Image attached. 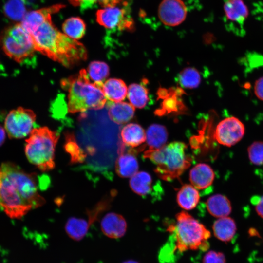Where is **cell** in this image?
I'll use <instances>...</instances> for the list:
<instances>
[{
	"mask_svg": "<svg viewBox=\"0 0 263 263\" xmlns=\"http://www.w3.org/2000/svg\"><path fill=\"white\" fill-rule=\"evenodd\" d=\"M187 146L174 141L156 150L148 149L143 157L155 166L154 171L161 179L171 181L178 178L191 165L192 159L187 154Z\"/></svg>",
	"mask_w": 263,
	"mask_h": 263,
	"instance_id": "277c9868",
	"label": "cell"
},
{
	"mask_svg": "<svg viewBox=\"0 0 263 263\" xmlns=\"http://www.w3.org/2000/svg\"><path fill=\"white\" fill-rule=\"evenodd\" d=\"M62 30L67 36L76 39L81 38L85 34L86 25L79 17H71L62 24Z\"/></svg>",
	"mask_w": 263,
	"mask_h": 263,
	"instance_id": "4316f807",
	"label": "cell"
},
{
	"mask_svg": "<svg viewBox=\"0 0 263 263\" xmlns=\"http://www.w3.org/2000/svg\"><path fill=\"white\" fill-rule=\"evenodd\" d=\"M36 115L29 109L19 107L6 115L4 128L10 138L20 139L29 135L33 130Z\"/></svg>",
	"mask_w": 263,
	"mask_h": 263,
	"instance_id": "ba28073f",
	"label": "cell"
},
{
	"mask_svg": "<svg viewBox=\"0 0 263 263\" xmlns=\"http://www.w3.org/2000/svg\"><path fill=\"white\" fill-rule=\"evenodd\" d=\"M129 184L131 189L142 197L150 195L154 191L156 185L150 174L146 171H138L131 177Z\"/></svg>",
	"mask_w": 263,
	"mask_h": 263,
	"instance_id": "e0dca14e",
	"label": "cell"
},
{
	"mask_svg": "<svg viewBox=\"0 0 263 263\" xmlns=\"http://www.w3.org/2000/svg\"><path fill=\"white\" fill-rule=\"evenodd\" d=\"M3 11L5 16L14 21L22 20L26 14L22 0H8L4 6Z\"/></svg>",
	"mask_w": 263,
	"mask_h": 263,
	"instance_id": "f546056e",
	"label": "cell"
},
{
	"mask_svg": "<svg viewBox=\"0 0 263 263\" xmlns=\"http://www.w3.org/2000/svg\"><path fill=\"white\" fill-rule=\"evenodd\" d=\"M201 75L199 71L194 67H188L183 69L178 75V81L184 88L194 89L201 82Z\"/></svg>",
	"mask_w": 263,
	"mask_h": 263,
	"instance_id": "83f0119b",
	"label": "cell"
},
{
	"mask_svg": "<svg viewBox=\"0 0 263 263\" xmlns=\"http://www.w3.org/2000/svg\"><path fill=\"white\" fill-rule=\"evenodd\" d=\"M103 84L91 82L86 70L81 69L78 74L61 81V86L67 90L68 109L70 113L99 110L107 102L103 90Z\"/></svg>",
	"mask_w": 263,
	"mask_h": 263,
	"instance_id": "3957f363",
	"label": "cell"
},
{
	"mask_svg": "<svg viewBox=\"0 0 263 263\" xmlns=\"http://www.w3.org/2000/svg\"><path fill=\"white\" fill-rule=\"evenodd\" d=\"M249 160L254 165H263V141L253 142L247 149Z\"/></svg>",
	"mask_w": 263,
	"mask_h": 263,
	"instance_id": "d6a6232c",
	"label": "cell"
},
{
	"mask_svg": "<svg viewBox=\"0 0 263 263\" xmlns=\"http://www.w3.org/2000/svg\"><path fill=\"white\" fill-rule=\"evenodd\" d=\"M31 35L37 51L65 67L72 68L87 58L83 44L60 32L52 23L51 18Z\"/></svg>",
	"mask_w": 263,
	"mask_h": 263,
	"instance_id": "7a4b0ae2",
	"label": "cell"
},
{
	"mask_svg": "<svg viewBox=\"0 0 263 263\" xmlns=\"http://www.w3.org/2000/svg\"><path fill=\"white\" fill-rule=\"evenodd\" d=\"M120 135L124 144L132 148L139 146L146 140V134L144 129L139 124L129 123L121 130Z\"/></svg>",
	"mask_w": 263,
	"mask_h": 263,
	"instance_id": "d6986e66",
	"label": "cell"
},
{
	"mask_svg": "<svg viewBox=\"0 0 263 263\" xmlns=\"http://www.w3.org/2000/svg\"><path fill=\"white\" fill-rule=\"evenodd\" d=\"M119 151V155L115 164V171L122 178H131L138 172L137 159L132 152L124 153L121 149Z\"/></svg>",
	"mask_w": 263,
	"mask_h": 263,
	"instance_id": "2e32d148",
	"label": "cell"
},
{
	"mask_svg": "<svg viewBox=\"0 0 263 263\" xmlns=\"http://www.w3.org/2000/svg\"><path fill=\"white\" fill-rule=\"evenodd\" d=\"M187 8L182 0H163L158 9V16L164 25L174 27L186 19Z\"/></svg>",
	"mask_w": 263,
	"mask_h": 263,
	"instance_id": "8fae6325",
	"label": "cell"
},
{
	"mask_svg": "<svg viewBox=\"0 0 263 263\" xmlns=\"http://www.w3.org/2000/svg\"><path fill=\"white\" fill-rule=\"evenodd\" d=\"M100 227L102 232L107 237L118 239L125 235L127 225L122 215L114 212H110L101 220Z\"/></svg>",
	"mask_w": 263,
	"mask_h": 263,
	"instance_id": "5bb4252c",
	"label": "cell"
},
{
	"mask_svg": "<svg viewBox=\"0 0 263 263\" xmlns=\"http://www.w3.org/2000/svg\"><path fill=\"white\" fill-rule=\"evenodd\" d=\"M87 73L93 82L103 84L109 75V67L104 62L94 61L89 64Z\"/></svg>",
	"mask_w": 263,
	"mask_h": 263,
	"instance_id": "f1b7e54d",
	"label": "cell"
},
{
	"mask_svg": "<svg viewBox=\"0 0 263 263\" xmlns=\"http://www.w3.org/2000/svg\"><path fill=\"white\" fill-rule=\"evenodd\" d=\"M0 47L8 57L19 64L33 59L36 51L31 35L19 23L10 25L1 32Z\"/></svg>",
	"mask_w": 263,
	"mask_h": 263,
	"instance_id": "52a82bcc",
	"label": "cell"
},
{
	"mask_svg": "<svg viewBox=\"0 0 263 263\" xmlns=\"http://www.w3.org/2000/svg\"><path fill=\"white\" fill-rule=\"evenodd\" d=\"M244 133V124L238 118L231 116L223 119L218 124L213 137L220 144L231 147L243 138Z\"/></svg>",
	"mask_w": 263,
	"mask_h": 263,
	"instance_id": "9c48e42d",
	"label": "cell"
},
{
	"mask_svg": "<svg viewBox=\"0 0 263 263\" xmlns=\"http://www.w3.org/2000/svg\"><path fill=\"white\" fill-rule=\"evenodd\" d=\"M127 16L126 9L118 5L98 10L96 19L100 25L108 29L122 30L130 28L132 24Z\"/></svg>",
	"mask_w": 263,
	"mask_h": 263,
	"instance_id": "30bf717a",
	"label": "cell"
},
{
	"mask_svg": "<svg viewBox=\"0 0 263 263\" xmlns=\"http://www.w3.org/2000/svg\"><path fill=\"white\" fill-rule=\"evenodd\" d=\"M58 138L56 132L46 127L33 129L25 140L24 150L28 161L41 171L53 169Z\"/></svg>",
	"mask_w": 263,
	"mask_h": 263,
	"instance_id": "8992f818",
	"label": "cell"
},
{
	"mask_svg": "<svg viewBox=\"0 0 263 263\" xmlns=\"http://www.w3.org/2000/svg\"><path fill=\"white\" fill-rule=\"evenodd\" d=\"M64 7L63 4H57L26 13L21 24L31 34L44 21L51 18L52 15Z\"/></svg>",
	"mask_w": 263,
	"mask_h": 263,
	"instance_id": "4fadbf2b",
	"label": "cell"
},
{
	"mask_svg": "<svg viewBox=\"0 0 263 263\" xmlns=\"http://www.w3.org/2000/svg\"><path fill=\"white\" fill-rule=\"evenodd\" d=\"M146 134L149 149H159L166 145L168 133L164 126L158 124H152L147 129Z\"/></svg>",
	"mask_w": 263,
	"mask_h": 263,
	"instance_id": "cb8c5ba5",
	"label": "cell"
},
{
	"mask_svg": "<svg viewBox=\"0 0 263 263\" xmlns=\"http://www.w3.org/2000/svg\"><path fill=\"white\" fill-rule=\"evenodd\" d=\"M65 150L70 155L72 163H82L86 154L77 144L74 136L70 133L66 135Z\"/></svg>",
	"mask_w": 263,
	"mask_h": 263,
	"instance_id": "4dcf8cb0",
	"label": "cell"
},
{
	"mask_svg": "<svg viewBox=\"0 0 263 263\" xmlns=\"http://www.w3.org/2000/svg\"><path fill=\"white\" fill-rule=\"evenodd\" d=\"M206 207L210 214L219 218L228 216L232 210L229 200L220 194L209 197L207 200Z\"/></svg>",
	"mask_w": 263,
	"mask_h": 263,
	"instance_id": "44dd1931",
	"label": "cell"
},
{
	"mask_svg": "<svg viewBox=\"0 0 263 263\" xmlns=\"http://www.w3.org/2000/svg\"><path fill=\"white\" fill-rule=\"evenodd\" d=\"M36 179L34 174L13 163L6 162L0 166V209L10 218H21L44 204Z\"/></svg>",
	"mask_w": 263,
	"mask_h": 263,
	"instance_id": "6da1fadb",
	"label": "cell"
},
{
	"mask_svg": "<svg viewBox=\"0 0 263 263\" xmlns=\"http://www.w3.org/2000/svg\"><path fill=\"white\" fill-rule=\"evenodd\" d=\"M252 203L255 206V210L258 215L263 219V196H255L251 200Z\"/></svg>",
	"mask_w": 263,
	"mask_h": 263,
	"instance_id": "e575fe53",
	"label": "cell"
},
{
	"mask_svg": "<svg viewBox=\"0 0 263 263\" xmlns=\"http://www.w3.org/2000/svg\"><path fill=\"white\" fill-rule=\"evenodd\" d=\"M127 95L131 104L134 108L142 109L149 101L148 90L142 84H131L128 89Z\"/></svg>",
	"mask_w": 263,
	"mask_h": 263,
	"instance_id": "484cf974",
	"label": "cell"
},
{
	"mask_svg": "<svg viewBox=\"0 0 263 263\" xmlns=\"http://www.w3.org/2000/svg\"><path fill=\"white\" fill-rule=\"evenodd\" d=\"M135 108L131 104L125 102L111 103L108 114L110 119L117 124H123L131 120L134 116Z\"/></svg>",
	"mask_w": 263,
	"mask_h": 263,
	"instance_id": "ac0fdd59",
	"label": "cell"
},
{
	"mask_svg": "<svg viewBox=\"0 0 263 263\" xmlns=\"http://www.w3.org/2000/svg\"><path fill=\"white\" fill-rule=\"evenodd\" d=\"M254 90L256 96L260 100L263 101V76L256 81Z\"/></svg>",
	"mask_w": 263,
	"mask_h": 263,
	"instance_id": "d590c367",
	"label": "cell"
},
{
	"mask_svg": "<svg viewBox=\"0 0 263 263\" xmlns=\"http://www.w3.org/2000/svg\"><path fill=\"white\" fill-rule=\"evenodd\" d=\"M200 194L192 185L185 184L178 190L176 200L178 205L183 209L190 210L195 208L200 200Z\"/></svg>",
	"mask_w": 263,
	"mask_h": 263,
	"instance_id": "603a6c76",
	"label": "cell"
},
{
	"mask_svg": "<svg viewBox=\"0 0 263 263\" xmlns=\"http://www.w3.org/2000/svg\"><path fill=\"white\" fill-rule=\"evenodd\" d=\"M176 223L167 230L175 242V249L180 252L208 248L210 232L188 212L182 211L176 215Z\"/></svg>",
	"mask_w": 263,
	"mask_h": 263,
	"instance_id": "5b68a950",
	"label": "cell"
},
{
	"mask_svg": "<svg viewBox=\"0 0 263 263\" xmlns=\"http://www.w3.org/2000/svg\"><path fill=\"white\" fill-rule=\"evenodd\" d=\"M75 6L80 7L83 10L92 8L96 5L108 7L119 5L122 0H68Z\"/></svg>",
	"mask_w": 263,
	"mask_h": 263,
	"instance_id": "1f68e13d",
	"label": "cell"
},
{
	"mask_svg": "<svg viewBox=\"0 0 263 263\" xmlns=\"http://www.w3.org/2000/svg\"><path fill=\"white\" fill-rule=\"evenodd\" d=\"M102 90L106 98L114 102L122 101L125 98L128 92L125 82L118 78L106 80L103 83Z\"/></svg>",
	"mask_w": 263,
	"mask_h": 263,
	"instance_id": "7402d4cb",
	"label": "cell"
},
{
	"mask_svg": "<svg viewBox=\"0 0 263 263\" xmlns=\"http://www.w3.org/2000/svg\"><path fill=\"white\" fill-rule=\"evenodd\" d=\"M215 178L211 167L205 163H199L190 170L189 181L196 189L204 190L210 187Z\"/></svg>",
	"mask_w": 263,
	"mask_h": 263,
	"instance_id": "9a60e30c",
	"label": "cell"
},
{
	"mask_svg": "<svg viewBox=\"0 0 263 263\" xmlns=\"http://www.w3.org/2000/svg\"><path fill=\"white\" fill-rule=\"evenodd\" d=\"M215 237L222 242L228 243L234 237L237 226L234 220L228 216L219 218L213 224Z\"/></svg>",
	"mask_w": 263,
	"mask_h": 263,
	"instance_id": "ffe728a7",
	"label": "cell"
},
{
	"mask_svg": "<svg viewBox=\"0 0 263 263\" xmlns=\"http://www.w3.org/2000/svg\"><path fill=\"white\" fill-rule=\"evenodd\" d=\"M47 0H23L24 2H27L28 4L32 5L38 6V5L43 3Z\"/></svg>",
	"mask_w": 263,
	"mask_h": 263,
	"instance_id": "74e56055",
	"label": "cell"
},
{
	"mask_svg": "<svg viewBox=\"0 0 263 263\" xmlns=\"http://www.w3.org/2000/svg\"><path fill=\"white\" fill-rule=\"evenodd\" d=\"M6 132L4 127L0 125V146L3 144L6 138Z\"/></svg>",
	"mask_w": 263,
	"mask_h": 263,
	"instance_id": "8d00e7d4",
	"label": "cell"
},
{
	"mask_svg": "<svg viewBox=\"0 0 263 263\" xmlns=\"http://www.w3.org/2000/svg\"><path fill=\"white\" fill-rule=\"evenodd\" d=\"M225 17L233 31L243 32L244 23L248 15L247 6L243 0H225Z\"/></svg>",
	"mask_w": 263,
	"mask_h": 263,
	"instance_id": "7c38bea8",
	"label": "cell"
},
{
	"mask_svg": "<svg viewBox=\"0 0 263 263\" xmlns=\"http://www.w3.org/2000/svg\"><path fill=\"white\" fill-rule=\"evenodd\" d=\"M90 227L86 219L71 217L67 220L65 230L70 238L79 241L86 236Z\"/></svg>",
	"mask_w": 263,
	"mask_h": 263,
	"instance_id": "d4e9b609",
	"label": "cell"
},
{
	"mask_svg": "<svg viewBox=\"0 0 263 263\" xmlns=\"http://www.w3.org/2000/svg\"><path fill=\"white\" fill-rule=\"evenodd\" d=\"M203 263H226V262L225 256L223 253L210 250L204 255Z\"/></svg>",
	"mask_w": 263,
	"mask_h": 263,
	"instance_id": "836d02e7",
	"label": "cell"
},
{
	"mask_svg": "<svg viewBox=\"0 0 263 263\" xmlns=\"http://www.w3.org/2000/svg\"><path fill=\"white\" fill-rule=\"evenodd\" d=\"M123 263H139L134 260H130L125 261Z\"/></svg>",
	"mask_w": 263,
	"mask_h": 263,
	"instance_id": "f35d334b",
	"label": "cell"
}]
</instances>
